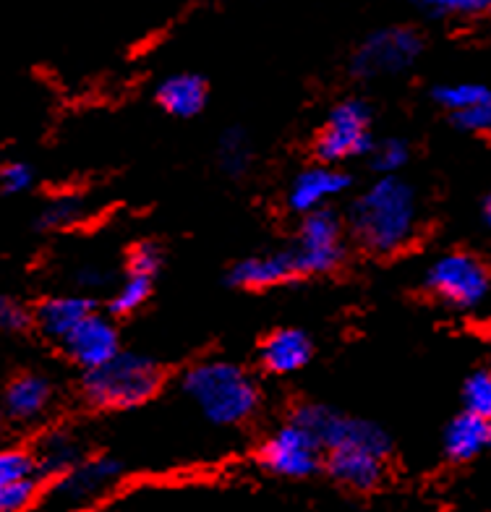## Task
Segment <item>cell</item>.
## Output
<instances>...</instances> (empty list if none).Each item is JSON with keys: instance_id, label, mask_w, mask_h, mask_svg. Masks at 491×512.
<instances>
[{"instance_id": "1", "label": "cell", "mask_w": 491, "mask_h": 512, "mask_svg": "<svg viewBox=\"0 0 491 512\" xmlns=\"http://www.w3.org/2000/svg\"><path fill=\"white\" fill-rule=\"evenodd\" d=\"M418 228L416 194L397 176H382L350 209V230L364 249L395 254L405 249Z\"/></svg>"}, {"instance_id": "2", "label": "cell", "mask_w": 491, "mask_h": 512, "mask_svg": "<svg viewBox=\"0 0 491 512\" xmlns=\"http://www.w3.org/2000/svg\"><path fill=\"white\" fill-rule=\"evenodd\" d=\"M183 392L207 421L217 426H236L254 416L259 390L254 379L236 364L207 361L183 374Z\"/></svg>"}, {"instance_id": "3", "label": "cell", "mask_w": 491, "mask_h": 512, "mask_svg": "<svg viewBox=\"0 0 491 512\" xmlns=\"http://www.w3.org/2000/svg\"><path fill=\"white\" fill-rule=\"evenodd\" d=\"M160 379V369L152 358L118 353L108 364L84 371V395L95 408L123 411L152 398Z\"/></svg>"}, {"instance_id": "4", "label": "cell", "mask_w": 491, "mask_h": 512, "mask_svg": "<svg viewBox=\"0 0 491 512\" xmlns=\"http://www.w3.org/2000/svg\"><path fill=\"white\" fill-rule=\"evenodd\" d=\"M424 50L421 34L408 27H387L369 34L350 58V71L358 79H382L403 74Z\"/></svg>"}, {"instance_id": "5", "label": "cell", "mask_w": 491, "mask_h": 512, "mask_svg": "<svg viewBox=\"0 0 491 512\" xmlns=\"http://www.w3.org/2000/svg\"><path fill=\"white\" fill-rule=\"evenodd\" d=\"M293 421L306 426L317 437L324 452L343 450V447H369V450L384 452V455L390 452V439L377 424L343 416L324 405H301Z\"/></svg>"}, {"instance_id": "6", "label": "cell", "mask_w": 491, "mask_h": 512, "mask_svg": "<svg viewBox=\"0 0 491 512\" xmlns=\"http://www.w3.org/2000/svg\"><path fill=\"white\" fill-rule=\"evenodd\" d=\"M371 147L374 142H371L369 108L361 100L340 102L330 113L317 139V152L322 162L337 165V162L369 155Z\"/></svg>"}, {"instance_id": "7", "label": "cell", "mask_w": 491, "mask_h": 512, "mask_svg": "<svg viewBox=\"0 0 491 512\" xmlns=\"http://www.w3.org/2000/svg\"><path fill=\"white\" fill-rule=\"evenodd\" d=\"M298 275L335 270L343 259V223L332 209L303 215L296 246L290 249Z\"/></svg>"}, {"instance_id": "8", "label": "cell", "mask_w": 491, "mask_h": 512, "mask_svg": "<svg viewBox=\"0 0 491 512\" xmlns=\"http://www.w3.org/2000/svg\"><path fill=\"white\" fill-rule=\"evenodd\" d=\"M426 285L444 304L471 309L484 301L489 270L471 254H444L426 272Z\"/></svg>"}, {"instance_id": "9", "label": "cell", "mask_w": 491, "mask_h": 512, "mask_svg": "<svg viewBox=\"0 0 491 512\" xmlns=\"http://www.w3.org/2000/svg\"><path fill=\"white\" fill-rule=\"evenodd\" d=\"M262 465L267 471L277 473V476H288V479H303L319 468L322 460V445L317 437L301 426L298 421L280 426L267 442H264Z\"/></svg>"}, {"instance_id": "10", "label": "cell", "mask_w": 491, "mask_h": 512, "mask_svg": "<svg viewBox=\"0 0 491 512\" xmlns=\"http://www.w3.org/2000/svg\"><path fill=\"white\" fill-rule=\"evenodd\" d=\"M121 476V465L110 458L81 460L71 471L58 476L50 489V502L58 507V512L81 510L92 505L102 494H108Z\"/></svg>"}, {"instance_id": "11", "label": "cell", "mask_w": 491, "mask_h": 512, "mask_svg": "<svg viewBox=\"0 0 491 512\" xmlns=\"http://www.w3.org/2000/svg\"><path fill=\"white\" fill-rule=\"evenodd\" d=\"M61 345L66 356L84 371L108 364L121 353L118 351V330L110 319L100 317V314H89Z\"/></svg>"}, {"instance_id": "12", "label": "cell", "mask_w": 491, "mask_h": 512, "mask_svg": "<svg viewBox=\"0 0 491 512\" xmlns=\"http://www.w3.org/2000/svg\"><path fill=\"white\" fill-rule=\"evenodd\" d=\"M350 178L345 176L343 170L335 165H317L298 173L288 191V204L290 209H296L301 215L317 212V209H327V202H332L335 196L348 191Z\"/></svg>"}, {"instance_id": "13", "label": "cell", "mask_w": 491, "mask_h": 512, "mask_svg": "<svg viewBox=\"0 0 491 512\" xmlns=\"http://www.w3.org/2000/svg\"><path fill=\"white\" fill-rule=\"evenodd\" d=\"M384 452L369 447H343L327 452V471L335 481L353 489H371L384 476Z\"/></svg>"}, {"instance_id": "14", "label": "cell", "mask_w": 491, "mask_h": 512, "mask_svg": "<svg viewBox=\"0 0 491 512\" xmlns=\"http://www.w3.org/2000/svg\"><path fill=\"white\" fill-rule=\"evenodd\" d=\"M298 275L296 262H293V254L288 251H280V254H264V256H251V259H243L233 267L230 272V283L238 285V288H272V285L288 283Z\"/></svg>"}, {"instance_id": "15", "label": "cell", "mask_w": 491, "mask_h": 512, "mask_svg": "<svg viewBox=\"0 0 491 512\" xmlns=\"http://www.w3.org/2000/svg\"><path fill=\"white\" fill-rule=\"evenodd\" d=\"M50 400H53V384L42 374H21L8 384L3 395L6 413L14 421H34L48 411Z\"/></svg>"}, {"instance_id": "16", "label": "cell", "mask_w": 491, "mask_h": 512, "mask_svg": "<svg viewBox=\"0 0 491 512\" xmlns=\"http://www.w3.org/2000/svg\"><path fill=\"white\" fill-rule=\"evenodd\" d=\"M311 361V340L301 330H277L262 345V364L272 374H293Z\"/></svg>"}, {"instance_id": "17", "label": "cell", "mask_w": 491, "mask_h": 512, "mask_svg": "<svg viewBox=\"0 0 491 512\" xmlns=\"http://www.w3.org/2000/svg\"><path fill=\"white\" fill-rule=\"evenodd\" d=\"M89 314H95V311H92V304H89L87 298L58 296L42 301L34 319H37V324H40V330L45 335L63 343Z\"/></svg>"}, {"instance_id": "18", "label": "cell", "mask_w": 491, "mask_h": 512, "mask_svg": "<svg viewBox=\"0 0 491 512\" xmlns=\"http://www.w3.org/2000/svg\"><path fill=\"white\" fill-rule=\"evenodd\" d=\"M157 102L175 118H191L202 113L207 102V84L196 74H173L157 87Z\"/></svg>"}, {"instance_id": "19", "label": "cell", "mask_w": 491, "mask_h": 512, "mask_svg": "<svg viewBox=\"0 0 491 512\" xmlns=\"http://www.w3.org/2000/svg\"><path fill=\"white\" fill-rule=\"evenodd\" d=\"M489 445V421L465 411L447 426L444 450L452 460H471Z\"/></svg>"}, {"instance_id": "20", "label": "cell", "mask_w": 491, "mask_h": 512, "mask_svg": "<svg viewBox=\"0 0 491 512\" xmlns=\"http://www.w3.org/2000/svg\"><path fill=\"white\" fill-rule=\"evenodd\" d=\"M34 460H37L40 476L58 479L66 471H71L76 463H81V447L68 432H53L40 439V445L34 450Z\"/></svg>"}, {"instance_id": "21", "label": "cell", "mask_w": 491, "mask_h": 512, "mask_svg": "<svg viewBox=\"0 0 491 512\" xmlns=\"http://www.w3.org/2000/svg\"><path fill=\"white\" fill-rule=\"evenodd\" d=\"M27 479H40L34 452L21 447H0V486Z\"/></svg>"}, {"instance_id": "22", "label": "cell", "mask_w": 491, "mask_h": 512, "mask_svg": "<svg viewBox=\"0 0 491 512\" xmlns=\"http://www.w3.org/2000/svg\"><path fill=\"white\" fill-rule=\"evenodd\" d=\"M152 293V277L139 275V272H128L121 288L115 290L113 301H110V311L113 314H131L144 304Z\"/></svg>"}, {"instance_id": "23", "label": "cell", "mask_w": 491, "mask_h": 512, "mask_svg": "<svg viewBox=\"0 0 491 512\" xmlns=\"http://www.w3.org/2000/svg\"><path fill=\"white\" fill-rule=\"evenodd\" d=\"M251 162V147L246 142V136L241 131H228L220 139V165L230 176H241L243 170L249 168Z\"/></svg>"}, {"instance_id": "24", "label": "cell", "mask_w": 491, "mask_h": 512, "mask_svg": "<svg viewBox=\"0 0 491 512\" xmlns=\"http://www.w3.org/2000/svg\"><path fill=\"white\" fill-rule=\"evenodd\" d=\"M369 155L379 173L392 176V173L405 168V162L411 157V149H408V144L403 139H384V142H377L371 147Z\"/></svg>"}, {"instance_id": "25", "label": "cell", "mask_w": 491, "mask_h": 512, "mask_svg": "<svg viewBox=\"0 0 491 512\" xmlns=\"http://www.w3.org/2000/svg\"><path fill=\"white\" fill-rule=\"evenodd\" d=\"M465 411L481 418L491 416V371H476L463 387Z\"/></svg>"}, {"instance_id": "26", "label": "cell", "mask_w": 491, "mask_h": 512, "mask_svg": "<svg viewBox=\"0 0 491 512\" xmlns=\"http://www.w3.org/2000/svg\"><path fill=\"white\" fill-rule=\"evenodd\" d=\"M40 494V479L0 486V512H27Z\"/></svg>"}, {"instance_id": "27", "label": "cell", "mask_w": 491, "mask_h": 512, "mask_svg": "<svg viewBox=\"0 0 491 512\" xmlns=\"http://www.w3.org/2000/svg\"><path fill=\"white\" fill-rule=\"evenodd\" d=\"M81 215H84V207L76 196H58L42 209L40 225L42 228H66V225L76 223Z\"/></svg>"}, {"instance_id": "28", "label": "cell", "mask_w": 491, "mask_h": 512, "mask_svg": "<svg viewBox=\"0 0 491 512\" xmlns=\"http://www.w3.org/2000/svg\"><path fill=\"white\" fill-rule=\"evenodd\" d=\"M429 14H481L491 8V0H416Z\"/></svg>"}, {"instance_id": "29", "label": "cell", "mask_w": 491, "mask_h": 512, "mask_svg": "<svg viewBox=\"0 0 491 512\" xmlns=\"http://www.w3.org/2000/svg\"><path fill=\"white\" fill-rule=\"evenodd\" d=\"M162 254L152 241L139 243L134 251H131V259H128V272H139V275L155 277L160 272Z\"/></svg>"}, {"instance_id": "30", "label": "cell", "mask_w": 491, "mask_h": 512, "mask_svg": "<svg viewBox=\"0 0 491 512\" xmlns=\"http://www.w3.org/2000/svg\"><path fill=\"white\" fill-rule=\"evenodd\" d=\"M34 183V173L27 162H8L0 168V189L6 194H21Z\"/></svg>"}, {"instance_id": "31", "label": "cell", "mask_w": 491, "mask_h": 512, "mask_svg": "<svg viewBox=\"0 0 491 512\" xmlns=\"http://www.w3.org/2000/svg\"><path fill=\"white\" fill-rule=\"evenodd\" d=\"M29 324V311L14 301V298L0 296V330L19 332Z\"/></svg>"}, {"instance_id": "32", "label": "cell", "mask_w": 491, "mask_h": 512, "mask_svg": "<svg viewBox=\"0 0 491 512\" xmlns=\"http://www.w3.org/2000/svg\"><path fill=\"white\" fill-rule=\"evenodd\" d=\"M79 283L81 285H102V283H105V277H102L97 270H92V267H89V270L79 272Z\"/></svg>"}, {"instance_id": "33", "label": "cell", "mask_w": 491, "mask_h": 512, "mask_svg": "<svg viewBox=\"0 0 491 512\" xmlns=\"http://www.w3.org/2000/svg\"><path fill=\"white\" fill-rule=\"evenodd\" d=\"M486 217H489V223H491V196H489V202H486Z\"/></svg>"}, {"instance_id": "34", "label": "cell", "mask_w": 491, "mask_h": 512, "mask_svg": "<svg viewBox=\"0 0 491 512\" xmlns=\"http://www.w3.org/2000/svg\"><path fill=\"white\" fill-rule=\"evenodd\" d=\"M486 421H489V442H491V416L486 418Z\"/></svg>"}, {"instance_id": "35", "label": "cell", "mask_w": 491, "mask_h": 512, "mask_svg": "<svg viewBox=\"0 0 491 512\" xmlns=\"http://www.w3.org/2000/svg\"><path fill=\"white\" fill-rule=\"evenodd\" d=\"M66 512H79V510H66Z\"/></svg>"}]
</instances>
